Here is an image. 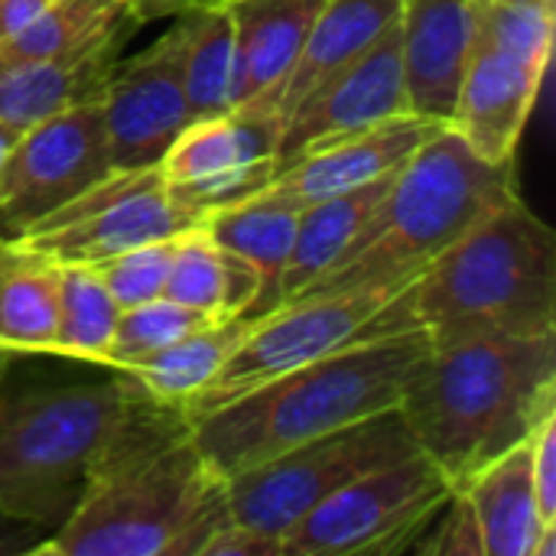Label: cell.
<instances>
[{"label": "cell", "mask_w": 556, "mask_h": 556, "mask_svg": "<svg viewBox=\"0 0 556 556\" xmlns=\"http://www.w3.org/2000/svg\"><path fill=\"white\" fill-rule=\"evenodd\" d=\"M199 225L202 222L169 195L160 166L114 169L7 244L55 264L94 267L114 254L176 238Z\"/></svg>", "instance_id": "9"}, {"label": "cell", "mask_w": 556, "mask_h": 556, "mask_svg": "<svg viewBox=\"0 0 556 556\" xmlns=\"http://www.w3.org/2000/svg\"><path fill=\"white\" fill-rule=\"evenodd\" d=\"M225 270H228L225 248H218L199 225L179 235L163 296L222 323L225 319Z\"/></svg>", "instance_id": "30"}, {"label": "cell", "mask_w": 556, "mask_h": 556, "mask_svg": "<svg viewBox=\"0 0 556 556\" xmlns=\"http://www.w3.org/2000/svg\"><path fill=\"white\" fill-rule=\"evenodd\" d=\"M254 323L257 319L251 316L205 323L186 339L166 345L163 352L124 368V375H130L153 397L186 407L199 391L208 388V381L222 371V365L231 358V352L241 345Z\"/></svg>", "instance_id": "26"}, {"label": "cell", "mask_w": 556, "mask_h": 556, "mask_svg": "<svg viewBox=\"0 0 556 556\" xmlns=\"http://www.w3.org/2000/svg\"><path fill=\"white\" fill-rule=\"evenodd\" d=\"M397 293H332V296H300L277 306L267 316H257L251 332L222 365V371L199 391L186 414L189 420L238 401L241 394L290 375L349 342H358L368 319Z\"/></svg>", "instance_id": "10"}, {"label": "cell", "mask_w": 556, "mask_h": 556, "mask_svg": "<svg viewBox=\"0 0 556 556\" xmlns=\"http://www.w3.org/2000/svg\"><path fill=\"white\" fill-rule=\"evenodd\" d=\"M394 176L397 173H391L378 182L303 205L293 251H290L287 270L280 277V306L296 300L306 287H313L339 261V254L362 235V228L375 215V208L384 199Z\"/></svg>", "instance_id": "23"}, {"label": "cell", "mask_w": 556, "mask_h": 556, "mask_svg": "<svg viewBox=\"0 0 556 556\" xmlns=\"http://www.w3.org/2000/svg\"><path fill=\"white\" fill-rule=\"evenodd\" d=\"M182 29V88L195 117L238 108V49L225 3H205L179 16Z\"/></svg>", "instance_id": "25"}, {"label": "cell", "mask_w": 556, "mask_h": 556, "mask_svg": "<svg viewBox=\"0 0 556 556\" xmlns=\"http://www.w3.org/2000/svg\"><path fill=\"white\" fill-rule=\"evenodd\" d=\"M401 114H410V104L401 65V29L394 23L371 49L326 78L287 114L277 150L280 169L326 140L378 127Z\"/></svg>", "instance_id": "14"}, {"label": "cell", "mask_w": 556, "mask_h": 556, "mask_svg": "<svg viewBox=\"0 0 556 556\" xmlns=\"http://www.w3.org/2000/svg\"><path fill=\"white\" fill-rule=\"evenodd\" d=\"M280 117L257 108L195 117L156 166L169 195L205 222L270 186L280 173Z\"/></svg>", "instance_id": "12"}, {"label": "cell", "mask_w": 556, "mask_h": 556, "mask_svg": "<svg viewBox=\"0 0 556 556\" xmlns=\"http://www.w3.org/2000/svg\"><path fill=\"white\" fill-rule=\"evenodd\" d=\"M410 453H417L410 427L401 407H391L225 479L228 508L244 528L280 541L319 502Z\"/></svg>", "instance_id": "7"}, {"label": "cell", "mask_w": 556, "mask_h": 556, "mask_svg": "<svg viewBox=\"0 0 556 556\" xmlns=\"http://www.w3.org/2000/svg\"><path fill=\"white\" fill-rule=\"evenodd\" d=\"M62 293H59V329L49 355L104 365L121 306L108 293L101 274L91 264H59Z\"/></svg>", "instance_id": "27"}, {"label": "cell", "mask_w": 556, "mask_h": 556, "mask_svg": "<svg viewBox=\"0 0 556 556\" xmlns=\"http://www.w3.org/2000/svg\"><path fill=\"white\" fill-rule=\"evenodd\" d=\"M238 49V108L274 111V98L300 59L326 0H222Z\"/></svg>", "instance_id": "19"}, {"label": "cell", "mask_w": 556, "mask_h": 556, "mask_svg": "<svg viewBox=\"0 0 556 556\" xmlns=\"http://www.w3.org/2000/svg\"><path fill=\"white\" fill-rule=\"evenodd\" d=\"M556 0H479V39L534 65H551Z\"/></svg>", "instance_id": "29"}, {"label": "cell", "mask_w": 556, "mask_h": 556, "mask_svg": "<svg viewBox=\"0 0 556 556\" xmlns=\"http://www.w3.org/2000/svg\"><path fill=\"white\" fill-rule=\"evenodd\" d=\"M407 554L417 556H485L482 531L472 502L466 492L453 489V495L424 521L420 534L410 541Z\"/></svg>", "instance_id": "32"}, {"label": "cell", "mask_w": 556, "mask_h": 556, "mask_svg": "<svg viewBox=\"0 0 556 556\" xmlns=\"http://www.w3.org/2000/svg\"><path fill=\"white\" fill-rule=\"evenodd\" d=\"M215 3H222V0H215Z\"/></svg>", "instance_id": "40"}, {"label": "cell", "mask_w": 556, "mask_h": 556, "mask_svg": "<svg viewBox=\"0 0 556 556\" xmlns=\"http://www.w3.org/2000/svg\"><path fill=\"white\" fill-rule=\"evenodd\" d=\"M7 362H10V355L0 352V378H3V371H7Z\"/></svg>", "instance_id": "39"}, {"label": "cell", "mask_w": 556, "mask_h": 556, "mask_svg": "<svg viewBox=\"0 0 556 556\" xmlns=\"http://www.w3.org/2000/svg\"><path fill=\"white\" fill-rule=\"evenodd\" d=\"M137 26L140 23H124L101 42L68 55L36 62H0V121L16 130H26L65 108L98 98Z\"/></svg>", "instance_id": "18"}, {"label": "cell", "mask_w": 556, "mask_h": 556, "mask_svg": "<svg viewBox=\"0 0 556 556\" xmlns=\"http://www.w3.org/2000/svg\"><path fill=\"white\" fill-rule=\"evenodd\" d=\"M49 534L29 521H20L13 518L10 511L0 508V556H26L39 551V544L46 541Z\"/></svg>", "instance_id": "35"}, {"label": "cell", "mask_w": 556, "mask_h": 556, "mask_svg": "<svg viewBox=\"0 0 556 556\" xmlns=\"http://www.w3.org/2000/svg\"><path fill=\"white\" fill-rule=\"evenodd\" d=\"M202 556H280V541L270 534H261L254 528H244L241 521L228 518L212 541L205 544Z\"/></svg>", "instance_id": "34"}, {"label": "cell", "mask_w": 556, "mask_h": 556, "mask_svg": "<svg viewBox=\"0 0 556 556\" xmlns=\"http://www.w3.org/2000/svg\"><path fill=\"white\" fill-rule=\"evenodd\" d=\"M531 446V482L544 521H556V410L547 414L528 437Z\"/></svg>", "instance_id": "33"}, {"label": "cell", "mask_w": 556, "mask_h": 556, "mask_svg": "<svg viewBox=\"0 0 556 556\" xmlns=\"http://www.w3.org/2000/svg\"><path fill=\"white\" fill-rule=\"evenodd\" d=\"M49 0H0V42L20 33Z\"/></svg>", "instance_id": "37"}, {"label": "cell", "mask_w": 556, "mask_h": 556, "mask_svg": "<svg viewBox=\"0 0 556 556\" xmlns=\"http://www.w3.org/2000/svg\"><path fill=\"white\" fill-rule=\"evenodd\" d=\"M16 137H20V130L0 121V173H3V163H7V156H10V150H13Z\"/></svg>", "instance_id": "38"}, {"label": "cell", "mask_w": 556, "mask_h": 556, "mask_svg": "<svg viewBox=\"0 0 556 556\" xmlns=\"http://www.w3.org/2000/svg\"><path fill=\"white\" fill-rule=\"evenodd\" d=\"M205 323H215V319H208L182 303H173L166 296L121 309V319H117V329H114V339H111V349H108V358L101 368L124 371V368L163 352L166 345L186 339L189 332H195Z\"/></svg>", "instance_id": "28"}, {"label": "cell", "mask_w": 556, "mask_h": 556, "mask_svg": "<svg viewBox=\"0 0 556 556\" xmlns=\"http://www.w3.org/2000/svg\"><path fill=\"white\" fill-rule=\"evenodd\" d=\"M134 378L7 388L0 378V508L49 538L78 508Z\"/></svg>", "instance_id": "6"}, {"label": "cell", "mask_w": 556, "mask_h": 556, "mask_svg": "<svg viewBox=\"0 0 556 556\" xmlns=\"http://www.w3.org/2000/svg\"><path fill=\"white\" fill-rule=\"evenodd\" d=\"M450 495V479L417 450L319 502L280 538V556L407 554L424 521Z\"/></svg>", "instance_id": "8"}, {"label": "cell", "mask_w": 556, "mask_h": 556, "mask_svg": "<svg viewBox=\"0 0 556 556\" xmlns=\"http://www.w3.org/2000/svg\"><path fill=\"white\" fill-rule=\"evenodd\" d=\"M231 518L182 404L134 391L111 427L72 518L36 556H202Z\"/></svg>", "instance_id": "1"}, {"label": "cell", "mask_w": 556, "mask_h": 556, "mask_svg": "<svg viewBox=\"0 0 556 556\" xmlns=\"http://www.w3.org/2000/svg\"><path fill=\"white\" fill-rule=\"evenodd\" d=\"M459 492L476 508L485 556H534L541 534L556 525L538 508L528 440L482 466Z\"/></svg>", "instance_id": "22"}, {"label": "cell", "mask_w": 556, "mask_h": 556, "mask_svg": "<svg viewBox=\"0 0 556 556\" xmlns=\"http://www.w3.org/2000/svg\"><path fill=\"white\" fill-rule=\"evenodd\" d=\"M397 29L410 114L450 127L479 42V0H404Z\"/></svg>", "instance_id": "15"}, {"label": "cell", "mask_w": 556, "mask_h": 556, "mask_svg": "<svg viewBox=\"0 0 556 556\" xmlns=\"http://www.w3.org/2000/svg\"><path fill=\"white\" fill-rule=\"evenodd\" d=\"M108 173L101 94L20 130L0 173V241L49 218Z\"/></svg>", "instance_id": "11"}, {"label": "cell", "mask_w": 556, "mask_h": 556, "mask_svg": "<svg viewBox=\"0 0 556 556\" xmlns=\"http://www.w3.org/2000/svg\"><path fill=\"white\" fill-rule=\"evenodd\" d=\"M544 68H534L479 39L459 85L450 130H456L479 160L492 166H515L518 143L544 88Z\"/></svg>", "instance_id": "16"}, {"label": "cell", "mask_w": 556, "mask_h": 556, "mask_svg": "<svg viewBox=\"0 0 556 556\" xmlns=\"http://www.w3.org/2000/svg\"><path fill=\"white\" fill-rule=\"evenodd\" d=\"M300 212H303V205L283 199L274 189H261L222 212H212L202 222L205 235L218 248L238 254L241 261H248L257 270L261 293L248 313L251 319L267 316L280 306V277H283L290 251H293Z\"/></svg>", "instance_id": "21"}, {"label": "cell", "mask_w": 556, "mask_h": 556, "mask_svg": "<svg viewBox=\"0 0 556 556\" xmlns=\"http://www.w3.org/2000/svg\"><path fill=\"white\" fill-rule=\"evenodd\" d=\"M397 407L417 450L463 489L556 410V332L433 345Z\"/></svg>", "instance_id": "2"}, {"label": "cell", "mask_w": 556, "mask_h": 556, "mask_svg": "<svg viewBox=\"0 0 556 556\" xmlns=\"http://www.w3.org/2000/svg\"><path fill=\"white\" fill-rule=\"evenodd\" d=\"M130 3V13L143 23H153V20H166V16H179L186 10H195V7H205V3H215V0H127Z\"/></svg>", "instance_id": "36"}, {"label": "cell", "mask_w": 556, "mask_h": 556, "mask_svg": "<svg viewBox=\"0 0 556 556\" xmlns=\"http://www.w3.org/2000/svg\"><path fill=\"white\" fill-rule=\"evenodd\" d=\"M186 235V231H182ZM176 238H160L140 248H130L124 254H114L101 264H94V270L101 274L108 293L114 296V303L121 309L140 306L147 300L163 296L169 267H173V254H176Z\"/></svg>", "instance_id": "31"}, {"label": "cell", "mask_w": 556, "mask_h": 556, "mask_svg": "<svg viewBox=\"0 0 556 556\" xmlns=\"http://www.w3.org/2000/svg\"><path fill=\"white\" fill-rule=\"evenodd\" d=\"M430 349L427 329L349 342L195 417L192 440L205 466L231 479L306 440L397 407Z\"/></svg>", "instance_id": "3"}, {"label": "cell", "mask_w": 556, "mask_h": 556, "mask_svg": "<svg viewBox=\"0 0 556 556\" xmlns=\"http://www.w3.org/2000/svg\"><path fill=\"white\" fill-rule=\"evenodd\" d=\"M437 130H443V124L417 117V114L391 117L378 127L313 147L309 153L287 163L270 179L267 189L280 192L283 199L296 205H309V202L378 182L397 173Z\"/></svg>", "instance_id": "17"}, {"label": "cell", "mask_w": 556, "mask_h": 556, "mask_svg": "<svg viewBox=\"0 0 556 556\" xmlns=\"http://www.w3.org/2000/svg\"><path fill=\"white\" fill-rule=\"evenodd\" d=\"M511 192L515 166L479 160L443 127L397 169L362 235L300 296L401 293Z\"/></svg>", "instance_id": "4"}, {"label": "cell", "mask_w": 556, "mask_h": 556, "mask_svg": "<svg viewBox=\"0 0 556 556\" xmlns=\"http://www.w3.org/2000/svg\"><path fill=\"white\" fill-rule=\"evenodd\" d=\"M101 121L111 169H147L192 124L182 88L179 20L143 52L121 59L101 91Z\"/></svg>", "instance_id": "13"}, {"label": "cell", "mask_w": 556, "mask_h": 556, "mask_svg": "<svg viewBox=\"0 0 556 556\" xmlns=\"http://www.w3.org/2000/svg\"><path fill=\"white\" fill-rule=\"evenodd\" d=\"M401 7L404 0H326L300 59L293 62L290 75L283 78L274 98L280 124L326 78H332L339 68H345L352 59L371 49L397 23Z\"/></svg>", "instance_id": "20"}, {"label": "cell", "mask_w": 556, "mask_h": 556, "mask_svg": "<svg viewBox=\"0 0 556 556\" xmlns=\"http://www.w3.org/2000/svg\"><path fill=\"white\" fill-rule=\"evenodd\" d=\"M407 309L433 345L556 332L554 228L511 192L407 287Z\"/></svg>", "instance_id": "5"}, {"label": "cell", "mask_w": 556, "mask_h": 556, "mask_svg": "<svg viewBox=\"0 0 556 556\" xmlns=\"http://www.w3.org/2000/svg\"><path fill=\"white\" fill-rule=\"evenodd\" d=\"M62 267L0 241V352L49 355L59 329Z\"/></svg>", "instance_id": "24"}]
</instances>
